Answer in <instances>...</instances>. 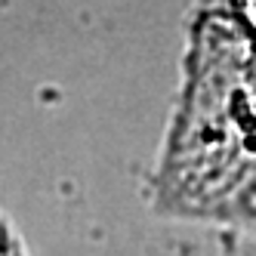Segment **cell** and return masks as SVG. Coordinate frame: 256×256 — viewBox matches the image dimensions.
Returning a JSON list of instances; mask_svg holds the SVG:
<instances>
[{
	"instance_id": "7a4b0ae2",
	"label": "cell",
	"mask_w": 256,
	"mask_h": 256,
	"mask_svg": "<svg viewBox=\"0 0 256 256\" xmlns=\"http://www.w3.org/2000/svg\"><path fill=\"white\" fill-rule=\"evenodd\" d=\"M222 10H226L244 31L256 34V0H222Z\"/></svg>"
},
{
	"instance_id": "3957f363",
	"label": "cell",
	"mask_w": 256,
	"mask_h": 256,
	"mask_svg": "<svg viewBox=\"0 0 256 256\" xmlns=\"http://www.w3.org/2000/svg\"><path fill=\"white\" fill-rule=\"evenodd\" d=\"M0 256H25L19 238L12 234V228L6 226V219H0Z\"/></svg>"
},
{
	"instance_id": "6da1fadb",
	"label": "cell",
	"mask_w": 256,
	"mask_h": 256,
	"mask_svg": "<svg viewBox=\"0 0 256 256\" xmlns=\"http://www.w3.org/2000/svg\"><path fill=\"white\" fill-rule=\"evenodd\" d=\"M256 188V34L219 6L200 12L188 80L158 167V207L219 219Z\"/></svg>"
}]
</instances>
